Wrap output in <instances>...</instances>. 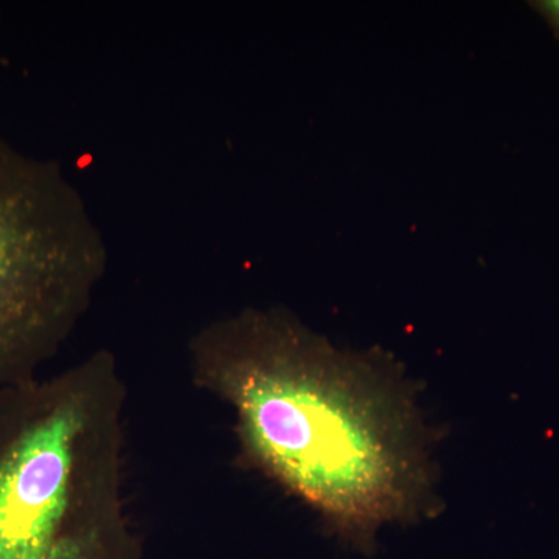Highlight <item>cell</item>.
Listing matches in <instances>:
<instances>
[{"mask_svg": "<svg viewBox=\"0 0 559 559\" xmlns=\"http://www.w3.org/2000/svg\"><path fill=\"white\" fill-rule=\"evenodd\" d=\"M191 381L226 404L240 457L348 546L432 516L436 433L399 362L334 347L283 308H246L189 344Z\"/></svg>", "mask_w": 559, "mask_h": 559, "instance_id": "6da1fadb", "label": "cell"}, {"mask_svg": "<svg viewBox=\"0 0 559 559\" xmlns=\"http://www.w3.org/2000/svg\"><path fill=\"white\" fill-rule=\"evenodd\" d=\"M128 390L109 349L0 389V559H142L124 502Z\"/></svg>", "mask_w": 559, "mask_h": 559, "instance_id": "7a4b0ae2", "label": "cell"}, {"mask_svg": "<svg viewBox=\"0 0 559 559\" xmlns=\"http://www.w3.org/2000/svg\"><path fill=\"white\" fill-rule=\"evenodd\" d=\"M108 248L53 160L0 138V389L39 377L90 310Z\"/></svg>", "mask_w": 559, "mask_h": 559, "instance_id": "3957f363", "label": "cell"}, {"mask_svg": "<svg viewBox=\"0 0 559 559\" xmlns=\"http://www.w3.org/2000/svg\"><path fill=\"white\" fill-rule=\"evenodd\" d=\"M530 7L543 17L559 39V0H535L530 2Z\"/></svg>", "mask_w": 559, "mask_h": 559, "instance_id": "277c9868", "label": "cell"}, {"mask_svg": "<svg viewBox=\"0 0 559 559\" xmlns=\"http://www.w3.org/2000/svg\"><path fill=\"white\" fill-rule=\"evenodd\" d=\"M0 36H2V7H0Z\"/></svg>", "mask_w": 559, "mask_h": 559, "instance_id": "5b68a950", "label": "cell"}]
</instances>
